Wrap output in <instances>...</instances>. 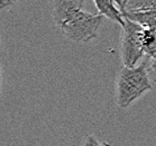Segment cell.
Returning <instances> with one entry per match:
<instances>
[{
	"label": "cell",
	"instance_id": "cell-8",
	"mask_svg": "<svg viewBox=\"0 0 156 146\" xmlns=\"http://www.w3.org/2000/svg\"><path fill=\"white\" fill-rule=\"evenodd\" d=\"M143 45L145 56L151 61L156 57V28H144Z\"/></svg>",
	"mask_w": 156,
	"mask_h": 146
},
{
	"label": "cell",
	"instance_id": "cell-4",
	"mask_svg": "<svg viewBox=\"0 0 156 146\" xmlns=\"http://www.w3.org/2000/svg\"><path fill=\"white\" fill-rule=\"evenodd\" d=\"M83 0H56L53 2V20L60 28L76 12L83 10Z\"/></svg>",
	"mask_w": 156,
	"mask_h": 146
},
{
	"label": "cell",
	"instance_id": "cell-7",
	"mask_svg": "<svg viewBox=\"0 0 156 146\" xmlns=\"http://www.w3.org/2000/svg\"><path fill=\"white\" fill-rule=\"evenodd\" d=\"M124 17L138 24L144 28H156V10L125 14Z\"/></svg>",
	"mask_w": 156,
	"mask_h": 146
},
{
	"label": "cell",
	"instance_id": "cell-6",
	"mask_svg": "<svg viewBox=\"0 0 156 146\" xmlns=\"http://www.w3.org/2000/svg\"><path fill=\"white\" fill-rule=\"evenodd\" d=\"M116 4L124 15L156 10V0H117Z\"/></svg>",
	"mask_w": 156,
	"mask_h": 146
},
{
	"label": "cell",
	"instance_id": "cell-5",
	"mask_svg": "<svg viewBox=\"0 0 156 146\" xmlns=\"http://www.w3.org/2000/svg\"><path fill=\"white\" fill-rule=\"evenodd\" d=\"M94 5L98 14L102 17L108 18L111 22L119 24L122 27L125 25V17L114 0H94Z\"/></svg>",
	"mask_w": 156,
	"mask_h": 146
},
{
	"label": "cell",
	"instance_id": "cell-3",
	"mask_svg": "<svg viewBox=\"0 0 156 146\" xmlns=\"http://www.w3.org/2000/svg\"><path fill=\"white\" fill-rule=\"evenodd\" d=\"M120 57L124 68H136L145 56L143 36L144 27L125 18V25L121 27Z\"/></svg>",
	"mask_w": 156,
	"mask_h": 146
},
{
	"label": "cell",
	"instance_id": "cell-9",
	"mask_svg": "<svg viewBox=\"0 0 156 146\" xmlns=\"http://www.w3.org/2000/svg\"><path fill=\"white\" fill-rule=\"evenodd\" d=\"M82 146H101V144H100V142L97 139V137L94 135H89L83 142Z\"/></svg>",
	"mask_w": 156,
	"mask_h": 146
},
{
	"label": "cell",
	"instance_id": "cell-2",
	"mask_svg": "<svg viewBox=\"0 0 156 146\" xmlns=\"http://www.w3.org/2000/svg\"><path fill=\"white\" fill-rule=\"evenodd\" d=\"M105 17L99 14H91L80 10L60 27L68 39L75 43H89L98 36Z\"/></svg>",
	"mask_w": 156,
	"mask_h": 146
},
{
	"label": "cell",
	"instance_id": "cell-11",
	"mask_svg": "<svg viewBox=\"0 0 156 146\" xmlns=\"http://www.w3.org/2000/svg\"><path fill=\"white\" fill-rule=\"evenodd\" d=\"M151 70H153L154 72H156V57L154 60L151 61Z\"/></svg>",
	"mask_w": 156,
	"mask_h": 146
},
{
	"label": "cell",
	"instance_id": "cell-10",
	"mask_svg": "<svg viewBox=\"0 0 156 146\" xmlns=\"http://www.w3.org/2000/svg\"><path fill=\"white\" fill-rule=\"evenodd\" d=\"M14 4H15V1H12V0H0V8H1V9H5L7 6H11V5H14Z\"/></svg>",
	"mask_w": 156,
	"mask_h": 146
},
{
	"label": "cell",
	"instance_id": "cell-1",
	"mask_svg": "<svg viewBox=\"0 0 156 146\" xmlns=\"http://www.w3.org/2000/svg\"><path fill=\"white\" fill-rule=\"evenodd\" d=\"M152 89V82L145 63L136 68H122L116 77V105L121 109H126Z\"/></svg>",
	"mask_w": 156,
	"mask_h": 146
}]
</instances>
